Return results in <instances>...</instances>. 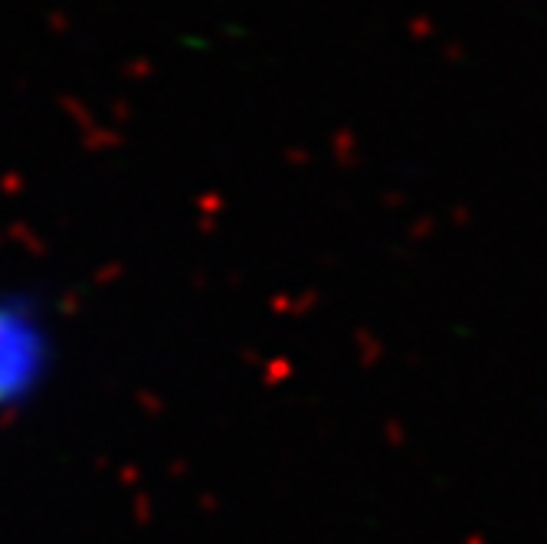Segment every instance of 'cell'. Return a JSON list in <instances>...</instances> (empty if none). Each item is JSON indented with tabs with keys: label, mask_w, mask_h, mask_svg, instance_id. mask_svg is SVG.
<instances>
[{
	"label": "cell",
	"mask_w": 547,
	"mask_h": 544,
	"mask_svg": "<svg viewBox=\"0 0 547 544\" xmlns=\"http://www.w3.org/2000/svg\"><path fill=\"white\" fill-rule=\"evenodd\" d=\"M59 325L37 292L0 286V420L30 410L59 374Z\"/></svg>",
	"instance_id": "6da1fadb"
}]
</instances>
